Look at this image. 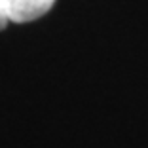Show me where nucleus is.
Here are the masks:
<instances>
[{"label": "nucleus", "instance_id": "1", "mask_svg": "<svg viewBox=\"0 0 148 148\" xmlns=\"http://www.w3.org/2000/svg\"><path fill=\"white\" fill-rule=\"evenodd\" d=\"M55 0H0V31L8 23H29L51 10Z\"/></svg>", "mask_w": 148, "mask_h": 148}]
</instances>
